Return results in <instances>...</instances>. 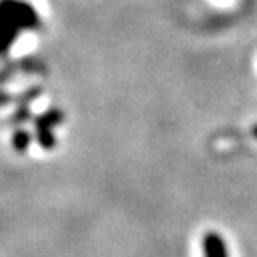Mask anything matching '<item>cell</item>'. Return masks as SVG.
Instances as JSON below:
<instances>
[{"mask_svg":"<svg viewBox=\"0 0 257 257\" xmlns=\"http://www.w3.org/2000/svg\"><path fill=\"white\" fill-rule=\"evenodd\" d=\"M204 257H229L227 244L219 232H206L202 236Z\"/></svg>","mask_w":257,"mask_h":257,"instance_id":"7a4b0ae2","label":"cell"},{"mask_svg":"<svg viewBox=\"0 0 257 257\" xmlns=\"http://www.w3.org/2000/svg\"><path fill=\"white\" fill-rule=\"evenodd\" d=\"M35 21L37 16L29 4L21 0H0V50H8L14 38L33 27Z\"/></svg>","mask_w":257,"mask_h":257,"instance_id":"6da1fadb","label":"cell"}]
</instances>
